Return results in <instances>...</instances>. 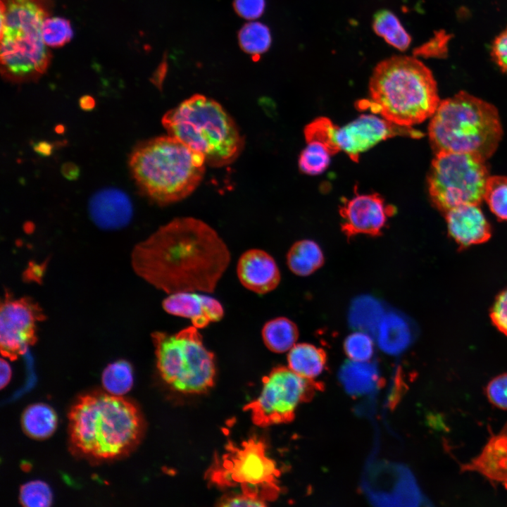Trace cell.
<instances>
[{
  "label": "cell",
  "instance_id": "obj_1",
  "mask_svg": "<svg viewBox=\"0 0 507 507\" xmlns=\"http://www.w3.org/2000/svg\"><path fill=\"white\" fill-rule=\"evenodd\" d=\"M230 259L218 232L193 217L170 220L137 244L131 254L135 273L168 294L213 292Z\"/></svg>",
  "mask_w": 507,
  "mask_h": 507
},
{
  "label": "cell",
  "instance_id": "obj_2",
  "mask_svg": "<svg viewBox=\"0 0 507 507\" xmlns=\"http://www.w3.org/2000/svg\"><path fill=\"white\" fill-rule=\"evenodd\" d=\"M368 108L387 120L403 127L431 118L440 100L432 73L415 57L395 56L380 62L369 82Z\"/></svg>",
  "mask_w": 507,
  "mask_h": 507
},
{
  "label": "cell",
  "instance_id": "obj_3",
  "mask_svg": "<svg viewBox=\"0 0 507 507\" xmlns=\"http://www.w3.org/2000/svg\"><path fill=\"white\" fill-rule=\"evenodd\" d=\"M73 444L82 453L111 459L139 444L143 421L137 408L121 396L95 392L81 396L69 413Z\"/></svg>",
  "mask_w": 507,
  "mask_h": 507
},
{
  "label": "cell",
  "instance_id": "obj_4",
  "mask_svg": "<svg viewBox=\"0 0 507 507\" xmlns=\"http://www.w3.org/2000/svg\"><path fill=\"white\" fill-rule=\"evenodd\" d=\"M140 190L153 201L166 205L189 196L203 180L204 156L171 135L142 142L129 161Z\"/></svg>",
  "mask_w": 507,
  "mask_h": 507
},
{
  "label": "cell",
  "instance_id": "obj_5",
  "mask_svg": "<svg viewBox=\"0 0 507 507\" xmlns=\"http://www.w3.org/2000/svg\"><path fill=\"white\" fill-rule=\"evenodd\" d=\"M428 136L435 154L465 153L487 160L499 146L502 127L494 106L462 91L440 101Z\"/></svg>",
  "mask_w": 507,
  "mask_h": 507
},
{
  "label": "cell",
  "instance_id": "obj_6",
  "mask_svg": "<svg viewBox=\"0 0 507 507\" xmlns=\"http://www.w3.org/2000/svg\"><path fill=\"white\" fill-rule=\"evenodd\" d=\"M162 124L168 134L201 153L211 167L232 163L244 146V137L228 113L218 102L201 94L169 110Z\"/></svg>",
  "mask_w": 507,
  "mask_h": 507
},
{
  "label": "cell",
  "instance_id": "obj_7",
  "mask_svg": "<svg viewBox=\"0 0 507 507\" xmlns=\"http://www.w3.org/2000/svg\"><path fill=\"white\" fill-rule=\"evenodd\" d=\"M47 17L39 0H1V70L6 79L27 82L45 72L50 54L42 25Z\"/></svg>",
  "mask_w": 507,
  "mask_h": 507
},
{
  "label": "cell",
  "instance_id": "obj_8",
  "mask_svg": "<svg viewBox=\"0 0 507 507\" xmlns=\"http://www.w3.org/2000/svg\"><path fill=\"white\" fill-rule=\"evenodd\" d=\"M194 326L177 333H151L157 368L163 379L184 394H200L213 387L215 375L214 354L204 344Z\"/></svg>",
  "mask_w": 507,
  "mask_h": 507
},
{
  "label": "cell",
  "instance_id": "obj_9",
  "mask_svg": "<svg viewBox=\"0 0 507 507\" xmlns=\"http://www.w3.org/2000/svg\"><path fill=\"white\" fill-rule=\"evenodd\" d=\"M226 451L215 456L205 477L219 487H239L242 494L263 502L275 500L280 492V471L266 454L263 439L252 436L239 445L229 441Z\"/></svg>",
  "mask_w": 507,
  "mask_h": 507
},
{
  "label": "cell",
  "instance_id": "obj_10",
  "mask_svg": "<svg viewBox=\"0 0 507 507\" xmlns=\"http://www.w3.org/2000/svg\"><path fill=\"white\" fill-rule=\"evenodd\" d=\"M485 161L470 154L436 153L428 176L434 205L444 213L461 205H479L490 176Z\"/></svg>",
  "mask_w": 507,
  "mask_h": 507
},
{
  "label": "cell",
  "instance_id": "obj_11",
  "mask_svg": "<svg viewBox=\"0 0 507 507\" xmlns=\"http://www.w3.org/2000/svg\"><path fill=\"white\" fill-rule=\"evenodd\" d=\"M315 387L289 367L273 368L263 380L260 396L244 407L253 423L259 427L292 420L296 408L310 398Z\"/></svg>",
  "mask_w": 507,
  "mask_h": 507
},
{
  "label": "cell",
  "instance_id": "obj_12",
  "mask_svg": "<svg viewBox=\"0 0 507 507\" xmlns=\"http://www.w3.org/2000/svg\"><path fill=\"white\" fill-rule=\"evenodd\" d=\"M28 296L16 298L7 290L0 308V349L2 356L15 360L37 341L38 324L45 316Z\"/></svg>",
  "mask_w": 507,
  "mask_h": 507
},
{
  "label": "cell",
  "instance_id": "obj_13",
  "mask_svg": "<svg viewBox=\"0 0 507 507\" xmlns=\"http://www.w3.org/2000/svg\"><path fill=\"white\" fill-rule=\"evenodd\" d=\"M418 137L420 134L410 127L394 124L382 117L363 114L342 126L334 125L332 140L338 151L345 152L354 162L361 153L381 141L396 136Z\"/></svg>",
  "mask_w": 507,
  "mask_h": 507
},
{
  "label": "cell",
  "instance_id": "obj_14",
  "mask_svg": "<svg viewBox=\"0 0 507 507\" xmlns=\"http://www.w3.org/2000/svg\"><path fill=\"white\" fill-rule=\"evenodd\" d=\"M378 194H356L343 199L339 208L342 231L349 239L358 234L381 235L388 219L395 213Z\"/></svg>",
  "mask_w": 507,
  "mask_h": 507
},
{
  "label": "cell",
  "instance_id": "obj_15",
  "mask_svg": "<svg viewBox=\"0 0 507 507\" xmlns=\"http://www.w3.org/2000/svg\"><path fill=\"white\" fill-rule=\"evenodd\" d=\"M237 277L242 285L258 294L273 291L279 285L281 275L274 258L260 249H250L239 257Z\"/></svg>",
  "mask_w": 507,
  "mask_h": 507
},
{
  "label": "cell",
  "instance_id": "obj_16",
  "mask_svg": "<svg viewBox=\"0 0 507 507\" xmlns=\"http://www.w3.org/2000/svg\"><path fill=\"white\" fill-rule=\"evenodd\" d=\"M162 306L168 314L190 319L197 329L205 328L224 316V308L218 300L196 292L170 294Z\"/></svg>",
  "mask_w": 507,
  "mask_h": 507
},
{
  "label": "cell",
  "instance_id": "obj_17",
  "mask_svg": "<svg viewBox=\"0 0 507 507\" xmlns=\"http://www.w3.org/2000/svg\"><path fill=\"white\" fill-rule=\"evenodd\" d=\"M445 214L449 232L461 246L480 244L489 239L490 225L479 205L458 206Z\"/></svg>",
  "mask_w": 507,
  "mask_h": 507
},
{
  "label": "cell",
  "instance_id": "obj_18",
  "mask_svg": "<svg viewBox=\"0 0 507 507\" xmlns=\"http://www.w3.org/2000/svg\"><path fill=\"white\" fill-rule=\"evenodd\" d=\"M463 472H476L507 487V423L492 435L480 454L461 465Z\"/></svg>",
  "mask_w": 507,
  "mask_h": 507
},
{
  "label": "cell",
  "instance_id": "obj_19",
  "mask_svg": "<svg viewBox=\"0 0 507 507\" xmlns=\"http://www.w3.org/2000/svg\"><path fill=\"white\" fill-rule=\"evenodd\" d=\"M89 213L97 226L114 230L128 224L132 215V207L125 193L117 189L108 188L92 196Z\"/></svg>",
  "mask_w": 507,
  "mask_h": 507
},
{
  "label": "cell",
  "instance_id": "obj_20",
  "mask_svg": "<svg viewBox=\"0 0 507 507\" xmlns=\"http://www.w3.org/2000/svg\"><path fill=\"white\" fill-rule=\"evenodd\" d=\"M339 378L346 392L353 396L370 394L380 383L377 367L369 361L346 362L339 370Z\"/></svg>",
  "mask_w": 507,
  "mask_h": 507
},
{
  "label": "cell",
  "instance_id": "obj_21",
  "mask_svg": "<svg viewBox=\"0 0 507 507\" xmlns=\"http://www.w3.org/2000/svg\"><path fill=\"white\" fill-rule=\"evenodd\" d=\"M376 335L380 348L390 355L401 353L408 347L412 337L407 321L395 313L384 314Z\"/></svg>",
  "mask_w": 507,
  "mask_h": 507
},
{
  "label": "cell",
  "instance_id": "obj_22",
  "mask_svg": "<svg viewBox=\"0 0 507 507\" xmlns=\"http://www.w3.org/2000/svg\"><path fill=\"white\" fill-rule=\"evenodd\" d=\"M289 368L299 376L311 380L323 372L327 363L325 352L308 343L295 344L287 355Z\"/></svg>",
  "mask_w": 507,
  "mask_h": 507
},
{
  "label": "cell",
  "instance_id": "obj_23",
  "mask_svg": "<svg viewBox=\"0 0 507 507\" xmlns=\"http://www.w3.org/2000/svg\"><path fill=\"white\" fill-rule=\"evenodd\" d=\"M324 255L320 246L313 240L295 242L287 254L289 269L299 276H308L324 263Z\"/></svg>",
  "mask_w": 507,
  "mask_h": 507
},
{
  "label": "cell",
  "instance_id": "obj_24",
  "mask_svg": "<svg viewBox=\"0 0 507 507\" xmlns=\"http://www.w3.org/2000/svg\"><path fill=\"white\" fill-rule=\"evenodd\" d=\"M384 315L383 306L377 299L363 295L356 298L351 303L349 322L352 328L372 335L376 334Z\"/></svg>",
  "mask_w": 507,
  "mask_h": 507
},
{
  "label": "cell",
  "instance_id": "obj_25",
  "mask_svg": "<svg viewBox=\"0 0 507 507\" xmlns=\"http://www.w3.org/2000/svg\"><path fill=\"white\" fill-rule=\"evenodd\" d=\"M265 346L275 353L289 351L299 337L296 325L286 317H277L266 322L261 330Z\"/></svg>",
  "mask_w": 507,
  "mask_h": 507
},
{
  "label": "cell",
  "instance_id": "obj_26",
  "mask_svg": "<svg viewBox=\"0 0 507 507\" xmlns=\"http://www.w3.org/2000/svg\"><path fill=\"white\" fill-rule=\"evenodd\" d=\"M57 417L48 405L35 403L28 406L22 415L23 430L30 437L42 439L49 437L55 430Z\"/></svg>",
  "mask_w": 507,
  "mask_h": 507
},
{
  "label": "cell",
  "instance_id": "obj_27",
  "mask_svg": "<svg viewBox=\"0 0 507 507\" xmlns=\"http://www.w3.org/2000/svg\"><path fill=\"white\" fill-rule=\"evenodd\" d=\"M373 28L377 35L399 50L407 49L411 44L410 35L398 18L389 11L383 10L376 13Z\"/></svg>",
  "mask_w": 507,
  "mask_h": 507
},
{
  "label": "cell",
  "instance_id": "obj_28",
  "mask_svg": "<svg viewBox=\"0 0 507 507\" xmlns=\"http://www.w3.org/2000/svg\"><path fill=\"white\" fill-rule=\"evenodd\" d=\"M301 151L299 158L300 170L306 175H319L325 171L334 155L332 150L322 142L311 140Z\"/></svg>",
  "mask_w": 507,
  "mask_h": 507
},
{
  "label": "cell",
  "instance_id": "obj_29",
  "mask_svg": "<svg viewBox=\"0 0 507 507\" xmlns=\"http://www.w3.org/2000/svg\"><path fill=\"white\" fill-rule=\"evenodd\" d=\"M101 380L108 393L122 396L132 388L133 384L132 367L126 361H115L104 369Z\"/></svg>",
  "mask_w": 507,
  "mask_h": 507
},
{
  "label": "cell",
  "instance_id": "obj_30",
  "mask_svg": "<svg viewBox=\"0 0 507 507\" xmlns=\"http://www.w3.org/2000/svg\"><path fill=\"white\" fill-rule=\"evenodd\" d=\"M238 39L242 50L254 56L266 51L271 43L269 29L258 22L244 25L239 32Z\"/></svg>",
  "mask_w": 507,
  "mask_h": 507
},
{
  "label": "cell",
  "instance_id": "obj_31",
  "mask_svg": "<svg viewBox=\"0 0 507 507\" xmlns=\"http://www.w3.org/2000/svg\"><path fill=\"white\" fill-rule=\"evenodd\" d=\"M484 199L499 220L507 221V176H489Z\"/></svg>",
  "mask_w": 507,
  "mask_h": 507
},
{
  "label": "cell",
  "instance_id": "obj_32",
  "mask_svg": "<svg viewBox=\"0 0 507 507\" xmlns=\"http://www.w3.org/2000/svg\"><path fill=\"white\" fill-rule=\"evenodd\" d=\"M69 21L60 17H47L42 25V38L46 46L58 47L69 42L73 37Z\"/></svg>",
  "mask_w": 507,
  "mask_h": 507
},
{
  "label": "cell",
  "instance_id": "obj_33",
  "mask_svg": "<svg viewBox=\"0 0 507 507\" xmlns=\"http://www.w3.org/2000/svg\"><path fill=\"white\" fill-rule=\"evenodd\" d=\"M344 350L350 360L369 361L374 353L371 335L359 330L350 334L344 342Z\"/></svg>",
  "mask_w": 507,
  "mask_h": 507
},
{
  "label": "cell",
  "instance_id": "obj_34",
  "mask_svg": "<svg viewBox=\"0 0 507 507\" xmlns=\"http://www.w3.org/2000/svg\"><path fill=\"white\" fill-rule=\"evenodd\" d=\"M19 499L26 507H48L51 503L52 494L46 483L35 480L21 486Z\"/></svg>",
  "mask_w": 507,
  "mask_h": 507
},
{
  "label": "cell",
  "instance_id": "obj_35",
  "mask_svg": "<svg viewBox=\"0 0 507 507\" xmlns=\"http://www.w3.org/2000/svg\"><path fill=\"white\" fill-rule=\"evenodd\" d=\"M486 394L494 406L507 410V373L492 379L487 386Z\"/></svg>",
  "mask_w": 507,
  "mask_h": 507
},
{
  "label": "cell",
  "instance_id": "obj_36",
  "mask_svg": "<svg viewBox=\"0 0 507 507\" xmlns=\"http://www.w3.org/2000/svg\"><path fill=\"white\" fill-rule=\"evenodd\" d=\"M491 318L494 325L507 335V289L497 296L492 309Z\"/></svg>",
  "mask_w": 507,
  "mask_h": 507
},
{
  "label": "cell",
  "instance_id": "obj_37",
  "mask_svg": "<svg viewBox=\"0 0 507 507\" xmlns=\"http://www.w3.org/2000/svg\"><path fill=\"white\" fill-rule=\"evenodd\" d=\"M237 13L248 20L260 17L264 11L265 0H234Z\"/></svg>",
  "mask_w": 507,
  "mask_h": 507
},
{
  "label": "cell",
  "instance_id": "obj_38",
  "mask_svg": "<svg viewBox=\"0 0 507 507\" xmlns=\"http://www.w3.org/2000/svg\"><path fill=\"white\" fill-rule=\"evenodd\" d=\"M491 53L498 66L507 73V28L494 39Z\"/></svg>",
  "mask_w": 507,
  "mask_h": 507
},
{
  "label": "cell",
  "instance_id": "obj_39",
  "mask_svg": "<svg viewBox=\"0 0 507 507\" xmlns=\"http://www.w3.org/2000/svg\"><path fill=\"white\" fill-rule=\"evenodd\" d=\"M220 506H264L266 504L252 499L245 494H240L222 498L218 503Z\"/></svg>",
  "mask_w": 507,
  "mask_h": 507
},
{
  "label": "cell",
  "instance_id": "obj_40",
  "mask_svg": "<svg viewBox=\"0 0 507 507\" xmlns=\"http://www.w3.org/2000/svg\"><path fill=\"white\" fill-rule=\"evenodd\" d=\"M45 272V263L39 264L35 262H31L28 265L27 268L23 273V277L25 280L29 282H37L42 281V278Z\"/></svg>",
  "mask_w": 507,
  "mask_h": 507
},
{
  "label": "cell",
  "instance_id": "obj_41",
  "mask_svg": "<svg viewBox=\"0 0 507 507\" xmlns=\"http://www.w3.org/2000/svg\"><path fill=\"white\" fill-rule=\"evenodd\" d=\"M62 175L69 180H75L80 175V169L73 163H65L61 167Z\"/></svg>",
  "mask_w": 507,
  "mask_h": 507
},
{
  "label": "cell",
  "instance_id": "obj_42",
  "mask_svg": "<svg viewBox=\"0 0 507 507\" xmlns=\"http://www.w3.org/2000/svg\"><path fill=\"white\" fill-rule=\"evenodd\" d=\"M1 389H3L9 382L11 377V369L8 363L4 359H1Z\"/></svg>",
  "mask_w": 507,
  "mask_h": 507
},
{
  "label": "cell",
  "instance_id": "obj_43",
  "mask_svg": "<svg viewBox=\"0 0 507 507\" xmlns=\"http://www.w3.org/2000/svg\"><path fill=\"white\" fill-rule=\"evenodd\" d=\"M53 148L54 146L46 141H40L33 145L34 151L42 156H50L52 153Z\"/></svg>",
  "mask_w": 507,
  "mask_h": 507
},
{
  "label": "cell",
  "instance_id": "obj_44",
  "mask_svg": "<svg viewBox=\"0 0 507 507\" xmlns=\"http://www.w3.org/2000/svg\"><path fill=\"white\" fill-rule=\"evenodd\" d=\"M80 107L85 111H90L95 107L96 102L94 99L89 96H82L79 101Z\"/></svg>",
  "mask_w": 507,
  "mask_h": 507
},
{
  "label": "cell",
  "instance_id": "obj_45",
  "mask_svg": "<svg viewBox=\"0 0 507 507\" xmlns=\"http://www.w3.org/2000/svg\"><path fill=\"white\" fill-rule=\"evenodd\" d=\"M64 130H65V128L63 125H58L55 127L56 132H57L58 134L63 133L64 132Z\"/></svg>",
  "mask_w": 507,
  "mask_h": 507
}]
</instances>
